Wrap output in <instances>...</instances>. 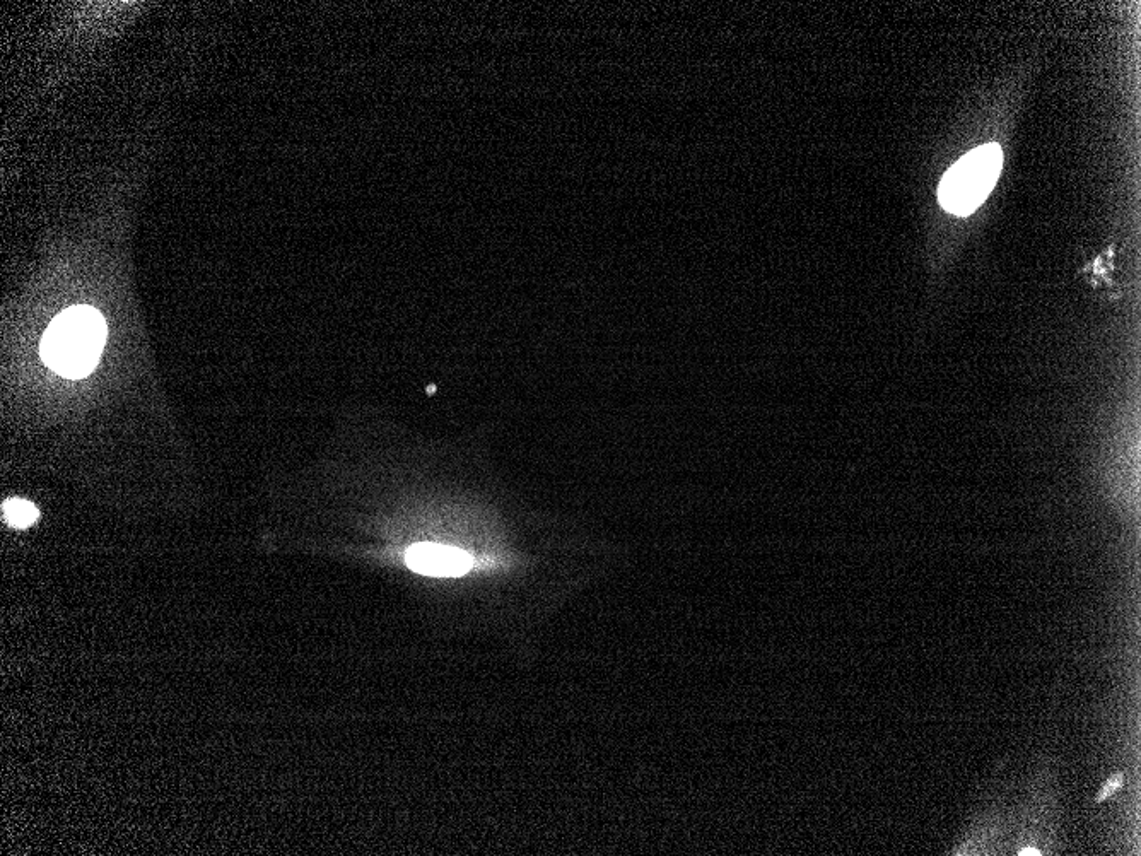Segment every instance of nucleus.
<instances>
[{
  "label": "nucleus",
  "instance_id": "nucleus-3",
  "mask_svg": "<svg viewBox=\"0 0 1141 856\" xmlns=\"http://www.w3.org/2000/svg\"><path fill=\"white\" fill-rule=\"evenodd\" d=\"M409 568L416 573L439 578H457L472 568V557L455 547L439 544H417L405 556Z\"/></svg>",
  "mask_w": 1141,
  "mask_h": 856
},
{
  "label": "nucleus",
  "instance_id": "nucleus-1",
  "mask_svg": "<svg viewBox=\"0 0 1141 856\" xmlns=\"http://www.w3.org/2000/svg\"><path fill=\"white\" fill-rule=\"evenodd\" d=\"M106 342L105 318L91 306H72L53 320L41 341V358L65 378H84L96 368Z\"/></svg>",
  "mask_w": 1141,
  "mask_h": 856
},
{
  "label": "nucleus",
  "instance_id": "nucleus-5",
  "mask_svg": "<svg viewBox=\"0 0 1141 856\" xmlns=\"http://www.w3.org/2000/svg\"><path fill=\"white\" fill-rule=\"evenodd\" d=\"M1121 786H1123V774H1114V776H1111V778L1106 781V785L1102 786L1101 792L1097 793L1095 800H1097V802H1104L1106 798L1111 797L1112 793L1118 792Z\"/></svg>",
  "mask_w": 1141,
  "mask_h": 856
},
{
  "label": "nucleus",
  "instance_id": "nucleus-2",
  "mask_svg": "<svg viewBox=\"0 0 1141 856\" xmlns=\"http://www.w3.org/2000/svg\"><path fill=\"white\" fill-rule=\"evenodd\" d=\"M1003 154L998 144L978 147L943 176L940 202L945 211L967 216L983 204L1000 176Z\"/></svg>",
  "mask_w": 1141,
  "mask_h": 856
},
{
  "label": "nucleus",
  "instance_id": "nucleus-6",
  "mask_svg": "<svg viewBox=\"0 0 1141 856\" xmlns=\"http://www.w3.org/2000/svg\"><path fill=\"white\" fill-rule=\"evenodd\" d=\"M1019 855H1022V856L1036 855L1037 856V855H1041V853H1039V850H1036V848H1022V850H1020Z\"/></svg>",
  "mask_w": 1141,
  "mask_h": 856
},
{
  "label": "nucleus",
  "instance_id": "nucleus-4",
  "mask_svg": "<svg viewBox=\"0 0 1141 856\" xmlns=\"http://www.w3.org/2000/svg\"><path fill=\"white\" fill-rule=\"evenodd\" d=\"M4 516H6L7 523H11L12 527L28 528L38 520V510L35 505H31L30 501L24 499H9L4 503Z\"/></svg>",
  "mask_w": 1141,
  "mask_h": 856
}]
</instances>
